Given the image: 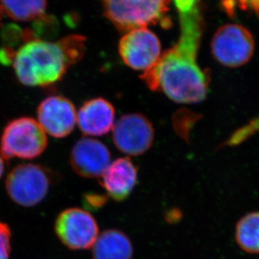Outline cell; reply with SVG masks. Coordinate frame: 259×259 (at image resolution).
<instances>
[{
	"instance_id": "6da1fadb",
	"label": "cell",
	"mask_w": 259,
	"mask_h": 259,
	"mask_svg": "<svg viewBox=\"0 0 259 259\" xmlns=\"http://www.w3.org/2000/svg\"><path fill=\"white\" fill-rule=\"evenodd\" d=\"M181 35L141 78L151 90L160 91L176 103H196L205 99L209 77L197 63L203 33L200 6L180 13Z\"/></svg>"
},
{
	"instance_id": "7a4b0ae2",
	"label": "cell",
	"mask_w": 259,
	"mask_h": 259,
	"mask_svg": "<svg viewBox=\"0 0 259 259\" xmlns=\"http://www.w3.org/2000/svg\"><path fill=\"white\" fill-rule=\"evenodd\" d=\"M85 48L86 38L79 34L57 42L31 39L14 52L11 63L19 81L25 86H50L83 57Z\"/></svg>"
},
{
	"instance_id": "3957f363",
	"label": "cell",
	"mask_w": 259,
	"mask_h": 259,
	"mask_svg": "<svg viewBox=\"0 0 259 259\" xmlns=\"http://www.w3.org/2000/svg\"><path fill=\"white\" fill-rule=\"evenodd\" d=\"M48 144L47 135L34 118L20 117L9 122L0 140L3 159H35L43 154Z\"/></svg>"
},
{
	"instance_id": "277c9868",
	"label": "cell",
	"mask_w": 259,
	"mask_h": 259,
	"mask_svg": "<svg viewBox=\"0 0 259 259\" xmlns=\"http://www.w3.org/2000/svg\"><path fill=\"white\" fill-rule=\"evenodd\" d=\"M52 181V172L41 164H19L8 175L5 190L13 202L34 207L47 197Z\"/></svg>"
},
{
	"instance_id": "5b68a950",
	"label": "cell",
	"mask_w": 259,
	"mask_h": 259,
	"mask_svg": "<svg viewBox=\"0 0 259 259\" xmlns=\"http://www.w3.org/2000/svg\"><path fill=\"white\" fill-rule=\"evenodd\" d=\"M106 17L121 30L146 27L164 19L169 0H102Z\"/></svg>"
},
{
	"instance_id": "8992f818",
	"label": "cell",
	"mask_w": 259,
	"mask_h": 259,
	"mask_svg": "<svg viewBox=\"0 0 259 259\" xmlns=\"http://www.w3.org/2000/svg\"><path fill=\"white\" fill-rule=\"evenodd\" d=\"M254 47L251 32L237 24H228L219 28L211 41L213 57L228 67H238L248 62Z\"/></svg>"
},
{
	"instance_id": "52a82bcc",
	"label": "cell",
	"mask_w": 259,
	"mask_h": 259,
	"mask_svg": "<svg viewBox=\"0 0 259 259\" xmlns=\"http://www.w3.org/2000/svg\"><path fill=\"white\" fill-rule=\"evenodd\" d=\"M55 232L69 249L87 250L93 247L98 238V225L86 209L68 208L57 217Z\"/></svg>"
},
{
	"instance_id": "ba28073f",
	"label": "cell",
	"mask_w": 259,
	"mask_h": 259,
	"mask_svg": "<svg viewBox=\"0 0 259 259\" xmlns=\"http://www.w3.org/2000/svg\"><path fill=\"white\" fill-rule=\"evenodd\" d=\"M120 57L127 66L147 71L161 56L159 38L146 27L131 29L119 42Z\"/></svg>"
},
{
	"instance_id": "9c48e42d",
	"label": "cell",
	"mask_w": 259,
	"mask_h": 259,
	"mask_svg": "<svg viewBox=\"0 0 259 259\" xmlns=\"http://www.w3.org/2000/svg\"><path fill=\"white\" fill-rule=\"evenodd\" d=\"M154 138V127L142 114L122 116L113 126V143L117 149L128 155L144 154L151 148Z\"/></svg>"
},
{
	"instance_id": "30bf717a",
	"label": "cell",
	"mask_w": 259,
	"mask_h": 259,
	"mask_svg": "<svg viewBox=\"0 0 259 259\" xmlns=\"http://www.w3.org/2000/svg\"><path fill=\"white\" fill-rule=\"evenodd\" d=\"M37 117L45 132L57 139L70 135L77 122L75 106L62 96H51L42 101Z\"/></svg>"
},
{
	"instance_id": "8fae6325",
	"label": "cell",
	"mask_w": 259,
	"mask_h": 259,
	"mask_svg": "<svg viewBox=\"0 0 259 259\" xmlns=\"http://www.w3.org/2000/svg\"><path fill=\"white\" fill-rule=\"evenodd\" d=\"M70 164L75 173L83 178L101 177L111 164L108 147L91 138L79 140L71 149Z\"/></svg>"
},
{
	"instance_id": "7c38bea8",
	"label": "cell",
	"mask_w": 259,
	"mask_h": 259,
	"mask_svg": "<svg viewBox=\"0 0 259 259\" xmlns=\"http://www.w3.org/2000/svg\"><path fill=\"white\" fill-rule=\"evenodd\" d=\"M101 186L116 201L128 198L138 182V169L130 158H119L111 163L100 177Z\"/></svg>"
},
{
	"instance_id": "4fadbf2b",
	"label": "cell",
	"mask_w": 259,
	"mask_h": 259,
	"mask_svg": "<svg viewBox=\"0 0 259 259\" xmlns=\"http://www.w3.org/2000/svg\"><path fill=\"white\" fill-rule=\"evenodd\" d=\"M115 110L108 101L102 98L87 101L77 115L81 132L89 136H103L114 126Z\"/></svg>"
},
{
	"instance_id": "5bb4252c",
	"label": "cell",
	"mask_w": 259,
	"mask_h": 259,
	"mask_svg": "<svg viewBox=\"0 0 259 259\" xmlns=\"http://www.w3.org/2000/svg\"><path fill=\"white\" fill-rule=\"evenodd\" d=\"M134 248L124 232L108 229L98 235L93 246V259H132Z\"/></svg>"
},
{
	"instance_id": "9a60e30c",
	"label": "cell",
	"mask_w": 259,
	"mask_h": 259,
	"mask_svg": "<svg viewBox=\"0 0 259 259\" xmlns=\"http://www.w3.org/2000/svg\"><path fill=\"white\" fill-rule=\"evenodd\" d=\"M3 13L12 20L27 22L44 16L47 0H0Z\"/></svg>"
},
{
	"instance_id": "2e32d148",
	"label": "cell",
	"mask_w": 259,
	"mask_h": 259,
	"mask_svg": "<svg viewBox=\"0 0 259 259\" xmlns=\"http://www.w3.org/2000/svg\"><path fill=\"white\" fill-rule=\"evenodd\" d=\"M235 238L241 249L247 253H259V212L248 213L240 219Z\"/></svg>"
},
{
	"instance_id": "e0dca14e",
	"label": "cell",
	"mask_w": 259,
	"mask_h": 259,
	"mask_svg": "<svg viewBox=\"0 0 259 259\" xmlns=\"http://www.w3.org/2000/svg\"><path fill=\"white\" fill-rule=\"evenodd\" d=\"M259 132V117H256L248 122L247 125L237 130L233 135L229 138L228 142H226V145L228 146H235L244 142L248 138L256 133Z\"/></svg>"
},
{
	"instance_id": "ac0fdd59",
	"label": "cell",
	"mask_w": 259,
	"mask_h": 259,
	"mask_svg": "<svg viewBox=\"0 0 259 259\" xmlns=\"http://www.w3.org/2000/svg\"><path fill=\"white\" fill-rule=\"evenodd\" d=\"M12 233L7 223L0 221V259H10Z\"/></svg>"
},
{
	"instance_id": "d6986e66",
	"label": "cell",
	"mask_w": 259,
	"mask_h": 259,
	"mask_svg": "<svg viewBox=\"0 0 259 259\" xmlns=\"http://www.w3.org/2000/svg\"><path fill=\"white\" fill-rule=\"evenodd\" d=\"M82 202H83L85 209L98 210L105 205L107 202V197L103 195H98V194L88 193L84 195Z\"/></svg>"
},
{
	"instance_id": "ffe728a7",
	"label": "cell",
	"mask_w": 259,
	"mask_h": 259,
	"mask_svg": "<svg viewBox=\"0 0 259 259\" xmlns=\"http://www.w3.org/2000/svg\"><path fill=\"white\" fill-rule=\"evenodd\" d=\"M179 13L190 12L199 6L200 0H173Z\"/></svg>"
},
{
	"instance_id": "44dd1931",
	"label": "cell",
	"mask_w": 259,
	"mask_h": 259,
	"mask_svg": "<svg viewBox=\"0 0 259 259\" xmlns=\"http://www.w3.org/2000/svg\"><path fill=\"white\" fill-rule=\"evenodd\" d=\"M240 7L244 10H252L259 17V0H235Z\"/></svg>"
},
{
	"instance_id": "7402d4cb",
	"label": "cell",
	"mask_w": 259,
	"mask_h": 259,
	"mask_svg": "<svg viewBox=\"0 0 259 259\" xmlns=\"http://www.w3.org/2000/svg\"><path fill=\"white\" fill-rule=\"evenodd\" d=\"M4 173H5V162L3 157L0 156V179L2 178Z\"/></svg>"
},
{
	"instance_id": "603a6c76",
	"label": "cell",
	"mask_w": 259,
	"mask_h": 259,
	"mask_svg": "<svg viewBox=\"0 0 259 259\" xmlns=\"http://www.w3.org/2000/svg\"><path fill=\"white\" fill-rule=\"evenodd\" d=\"M3 15V10L2 8H1V5H0V18L2 17Z\"/></svg>"
}]
</instances>
